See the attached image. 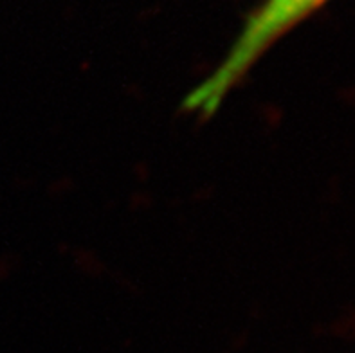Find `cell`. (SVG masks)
Returning a JSON list of instances; mask_svg holds the SVG:
<instances>
[{"mask_svg": "<svg viewBox=\"0 0 355 353\" xmlns=\"http://www.w3.org/2000/svg\"><path fill=\"white\" fill-rule=\"evenodd\" d=\"M327 0H263L243 22L230 53L186 99L191 112L213 114L270 45Z\"/></svg>", "mask_w": 355, "mask_h": 353, "instance_id": "1", "label": "cell"}]
</instances>
